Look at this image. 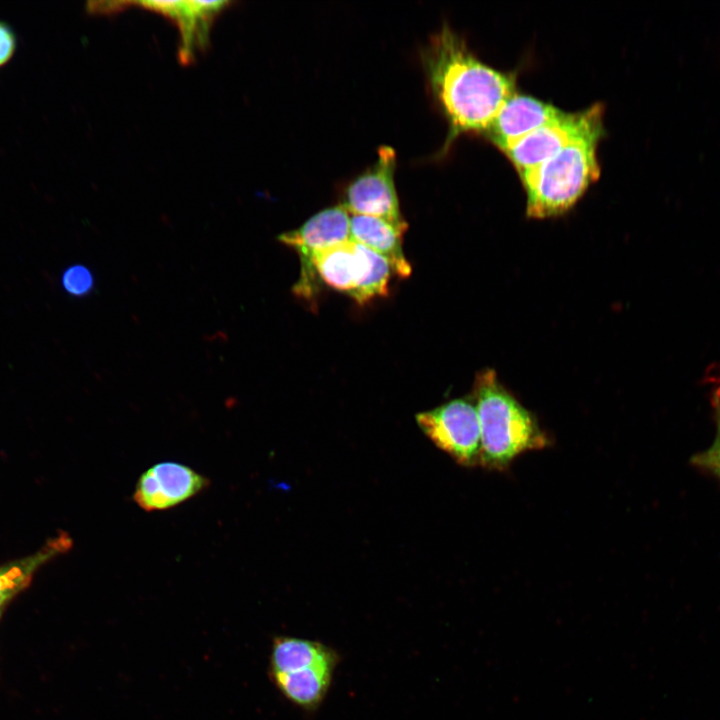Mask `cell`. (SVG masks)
<instances>
[{
  "instance_id": "6da1fadb",
  "label": "cell",
  "mask_w": 720,
  "mask_h": 720,
  "mask_svg": "<svg viewBox=\"0 0 720 720\" xmlns=\"http://www.w3.org/2000/svg\"><path fill=\"white\" fill-rule=\"evenodd\" d=\"M421 60L431 93L448 123L439 156L461 134L483 136L502 104L516 92L513 74L483 63L446 24L430 37Z\"/></svg>"
},
{
  "instance_id": "7a4b0ae2",
  "label": "cell",
  "mask_w": 720,
  "mask_h": 720,
  "mask_svg": "<svg viewBox=\"0 0 720 720\" xmlns=\"http://www.w3.org/2000/svg\"><path fill=\"white\" fill-rule=\"evenodd\" d=\"M472 399L480 425V466L502 471L521 454L551 445L535 416L501 384L493 370L476 375Z\"/></svg>"
},
{
  "instance_id": "3957f363",
  "label": "cell",
  "mask_w": 720,
  "mask_h": 720,
  "mask_svg": "<svg viewBox=\"0 0 720 720\" xmlns=\"http://www.w3.org/2000/svg\"><path fill=\"white\" fill-rule=\"evenodd\" d=\"M603 128L570 142L519 178L526 192V214L544 219L567 212L600 176L597 158Z\"/></svg>"
},
{
  "instance_id": "277c9868",
  "label": "cell",
  "mask_w": 720,
  "mask_h": 720,
  "mask_svg": "<svg viewBox=\"0 0 720 720\" xmlns=\"http://www.w3.org/2000/svg\"><path fill=\"white\" fill-rule=\"evenodd\" d=\"M312 269L327 286L345 292L360 304L386 295L392 272L384 257L353 240L314 254L300 281L304 288Z\"/></svg>"
},
{
  "instance_id": "5b68a950",
  "label": "cell",
  "mask_w": 720,
  "mask_h": 720,
  "mask_svg": "<svg viewBox=\"0 0 720 720\" xmlns=\"http://www.w3.org/2000/svg\"><path fill=\"white\" fill-rule=\"evenodd\" d=\"M431 441L463 466L479 465L480 425L472 398H457L416 415Z\"/></svg>"
},
{
  "instance_id": "8992f818",
  "label": "cell",
  "mask_w": 720,
  "mask_h": 720,
  "mask_svg": "<svg viewBox=\"0 0 720 720\" xmlns=\"http://www.w3.org/2000/svg\"><path fill=\"white\" fill-rule=\"evenodd\" d=\"M603 106L595 104L576 113L562 112L558 117L528 133L503 153L519 177L539 166L573 140L603 128Z\"/></svg>"
},
{
  "instance_id": "52a82bcc",
  "label": "cell",
  "mask_w": 720,
  "mask_h": 720,
  "mask_svg": "<svg viewBox=\"0 0 720 720\" xmlns=\"http://www.w3.org/2000/svg\"><path fill=\"white\" fill-rule=\"evenodd\" d=\"M396 154L381 146L376 162L346 187L342 205L352 215H367L408 227L402 217L394 174Z\"/></svg>"
},
{
  "instance_id": "ba28073f",
  "label": "cell",
  "mask_w": 720,
  "mask_h": 720,
  "mask_svg": "<svg viewBox=\"0 0 720 720\" xmlns=\"http://www.w3.org/2000/svg\"><path fill=\"white\" fill-rule=\"evenodd\" d=\"M208 484L207 478L186 465L162 462L140 476L134 500L145 511L165 510L197 495Z\"/></svg>"
},
{
  "instance_id": "9c48e42d",
  "label": "cell",
  "mask_w": 720,
  "mask_h": 720,
  "mask_svg": "<svg viewBox=\"0 0 720 720\" xmlns=\"http://www.w3.org/2000/svg\"><path fill=\"white\" fill-rule=\"evenodd\" d=\"M350 217L342 204L328 207L311 216L298 228L280 234L278 240L299 254L304 275L314 254L351 240Z\"/></svg>"
},
{
  "instance_id": "30bf717a",
  "label": "cell",
  "mask_w": 720,
  "mask_h": 720,
  "mask_svg": "<svg viewBox=\"0 0 720 720\" xmlns=\"http://www.w3.org/2000/svg\"><path fill=\"white\" fill-rule=\"evenodd\" d=\"M562 112L553 105L515 92L502 104L483 136L504 152Z\"/></svg>"
},
{
  "instance_id": "8fae6325",
  "label": "cell",
  "mask_w": 720,
  "mask_h": 720,
  "mask_svg": "<svg viewBox=\"0 0 720 720\" xmlns=\"http://www.w3.org/2000/svg\"><path fill=\"white\" fill-rule=\"evenodd\" d=\"M138 4L175 22L181 36L179 57L188 63L197 50L206 46L211 25L228 2L146 1Z\"/></svg>"
},
{
  "instance_id": "7c38bea8",
  "label": "cell",
  "mask_w": 720,
  "mask_h": 720,
  "mask_svg": "<svg viewBox=\"0 0 720 720\" xmlns=\"http://www.w3.org/2000/svg\"><path fill=\"white\" fill-rule=\"evenodd\" d=\"M350 215L351 240L384 257L392 271L400 277H408L411 266L402 248V238L407 227L398 226L379 217Z\"/></svg>"
},
{
  "instance_id": "4fadbf2b",
  "label": "cell",
  "mask_w": 720,
  "mask_h": 720,
  "mask_svg": "<svg viewBox=\"0 0 720 720\" xmlns=\"http://www.w3.org/2000/svg\"><path fill=\"white\" fill-rule=\"evenodd\" d=\"M336 664L326 662L293 672L271 674V679L290 702L313 709L326 696Z\"/></svg>"
},
{
  "instance_id": "5bb4252c",
  "label": "cell",
  "mask_w": 720,
  "mask_h": 720,
  "mask_svg": "<svg viewBox=\"0 0 720 720\" xmlns=\"http://www.w3.org/2000/svg\"><path fill=\"white\" fill-rule=\"evenodd\" d=\"M72 541L61 534L50 539L38 551L0 566V608L31 582L36 571L49 560L67 551Z\"/></svg>"
},
{
  "instance_id": "9a60e30c",
  "label": "cell",
  "mask_w": 720,
  "mask_h": 720,
  "mask_svg": "<svg viewBox=\"0 0 720 720\" xmlns=\"http://www.w3.org/2000/svg\"><path fill=\"white\" fill-rule=\"evenodd\" d=\"M326 662H337V655L321 642L279 636L272 644L270 673H288Z\"/></svg>"
},
{
  "instance_id": "2e32d148",
  "label": "cell",
  "mask_w": 720,
  "mask_h": 720,
  "mask_svg": "<svg viewBox=\"0 0 720 720\" xmlns=\"http://www.w3.org/2000/svg\"><path fill=\"white\" fill-rule=\"evenodd\" d=\"M710 404L715 423V437L707 449L692 455L690 464L720 482V386L711 390Z\"/></svg>"
},
{
  "instance_id": "e0dca14e",
  "label": "cell",
  "mask_w": 720,
  "mask_h": 720,
  "mask_svg": "<svg viewBox=\"0 0 720 720\" xmlns=\"http://www.w3.org/2000/svg\"><path fill=\"white\" fill-rule=\"evenodd\" d=\"M61 283L64 290L74 297L89 295L95 285L92 272L83 264H74L66 268Z\"/></svg>"
},
{
  "instance_id": "ac0fdd59",
  "label": "cell",
  "mask_w": 720,
  "mask_h": 720,
  "mask_svg": "<svg viewBox=\"0 0 720 720\" xmlns=\"http://www.w3.org/2000/svg\"><path fill=\"white\" fill-rule=\"evenodd\" d=\"M17 49V37L12 27L0 20V68L13 58Z\"/></svg>"
},
{
  "instance_id": "d6986e66",
  "label": "cell",
  "mask_w": 720,
  "mask_h": 720,
  "mask_svg": "<svg viewBox=\"0 0 720 720\" xmlns=\"http://www.w3.org/2000/svg\"><path fill=\"white\" fill-rule=\"evenodd\" d=\"M0 615H1V610H0Z\"/></svg>"
}]
</instances>
